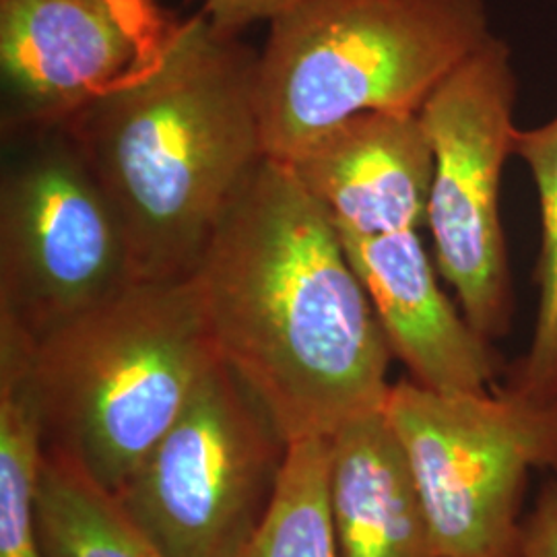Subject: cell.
<instances>
[{
  "mask_svg": "<svg viewBox=\"0 0 557 557\" xmlns=\"http://www.w3.org/2000/svg\"><path fill=\"white\" fill-rule=\"evenodd\" d=\"M423 499L436 557H520L533 471L557 473V397L438 393L393 382L384 405Z\"/></svg>",
  "mask_w": 557,
  "mask_h": 557,
  "instance_id": "6",
  "label": "cell"
},
{
  "mask_svg": "<svg viewBox=\"0 0 557 557\" xmlns=\"http://www.w3.org/2000/svg\"><path fill=\"white\" fill-rule=\"evenodd\" d=\"M409 379L438 393H485L502 358L440 287L419 230L338 236Z\"/></svg>",
  "mask_w": 557,
  "mask_h": 557,
  "instance_id": "10",
  "label": "cell"
},
{
  "mask_svg": "<svg viewBox=\"0 0 557 557\" xmlns=\"http://www.w3.org/2000/svg\"><path fill=\"white\" fill-rule=\"evenodd\" d=\"M520 557H557V473L543 483L533 510L524 515Z\"/></svg>",
  "mask_w": 557,
  "mask_h": 557,
  "instance_id": "17",
  "label": "cell"
},
{
  "mask_svg": "<svg viewBox=\"0 0 557 557\" xmlns=\"http://www.w3.org/2000/svg\"><path fill=\"white\" fill-rule=\"evenodd\" d=\"M289 442L220 361L116 492L165 557H236L277 496Z\"/></svg>",
  "mask_w": 557,
  "mask_h": 557,
  "instance_id": "7",
  "label": "cell"
},
{
  "mask_svg": "<svg viewBox=\"0 0 557 557\" xmlns=\"http://www.w3.org/2000/svg\"><path fill=\"white\" fill-rule=\"evenodd\" d=\"M512 153L527 165L537 190L541 242L533 337L524 356L508 370L506 388L547 400L557 397V114L539 126H517Z\"/></svg>",
  "mask_w": 557,
  "mask_h": 557,
  "instance_id": "15",
  "label": "cell"
},
{
  "mask_svg": "<svg viewBox=\"0 0 557 557\" xmlns=\"http://www.w3.org/2000/svg\"><path fill=\"white\" fill-rule=\"evenodd\" d=\"M259 52L205 13L66 124L131 242L140 281L195 275L230 202L267 158Z\"/></svg>",
  "mask_w": 557,
  "mask_h": 557,
  "instance_id": "2",
  "label": "cell"
},
{
  "mask_svg": "<svg viewBox=\"0 0 557 557\" xmlns=\"http://www.w3.org/2000/svg\"><path fill=\"white\" fill-rule=\"evenodd\" d=\"M326 475L329 438L289 444L273 506L236 557H338Z\"/></svg>",
  "mask_w": 557,
  "mask_h": 557,
  "instance_id": "16",
  "label": "cell"
},
{
  "mask_svg": "<svg viewBox=\"0 0 557 557\" xmlns=\"http://www.w3.org/2000/svg\"><path fill=\"white\" fill-rule=\"evenodd\" d=\"M285 165L324 207L338 236L425 227L434 156L419 114H359Z\"/></svg>",
  "mask_w": 557,
  "mask_h": 557,
  "instance_id": "11",
  "label": "cell"
},
{
  "mask_svg": "<svg viewBox=\"0 0 557 557\" xmlns=\"http://www.w3.org/2000/svg\"><path fill=\"white\" fill-rule=\"evenodd\" d=\"M326 496L338 557H436L411 465L384 411L329 438Z\"/></svg>",
  "mask_w": 557,
  "mask_h": 557,
  "instance_id": "12",
  "label": "cell"
},
{
  "mask_svg": "<svg viewBox=\"0 0 557 557\" xmlns=\"http://www.w3.org/2000/svg\"><path fill=\"white\" fill-rule=\"evenodd\" d=\"M193 278L221 361L289 444L384 411L391 343L333 220L283 161L242 184Z\"/></svg>",
  "mask_w": 557,
  "mask_h": 557,
  "instance_id": "1",
  "label": "cell"
},
{
  "mask_svg": "<svg viewBox=\"0 0 557 557\" xmlns=\"http://www.w3.org/2000/svg\"><path fill=\"white\" fill-rule=\"evenodd\" d=\"M202 13L223 32L242 34L252 23H271L306 0H199Z\"/></svg>",
  "mask_w": 557,
  "mask_h": 557,
  "instance_id": "18",
  "label": "cell"
},
{
  "mask_svg": "<svg viewBox=\"0 0 557 557\" xmlns=\"http://www.w3.org/2000/svg\"><path fill=\"white\" fill-rule=\"evenodd\" d=\"M163 32L151 0H0V131L75 119Z\"/></svg>",
  "mask_w": 557,
  "mask_h": 557,
  "instance_id": "9",
  "label": "cell"
},
{
  "mask_svg": "<svg viewBox=\"0 0 557 557\" xmlns=\"http://www.w3.org/2000/svg\"><path fill=\"white\" fill-rule=\"evenodd\" d=\"M137 281L119 211L71 126L4 131L0 319L38 341Z\"/></svg>",
  "mask_w": 557,
  "mask_h": 557,
  "instance_id": "5",
  "label": "cell"
},
{
  "mask_svg": "<svg viewBox=\"0 0 557 557\" xmlns=\"http://www.w3.org/2000/svg\"><path fill=\"white\" fill-rule=\"evenodd\" d=\"M517 98L512 48L492 34L419 110L434 156L425 220L434 262L465 319L492 343L510 333L515 317L499 193L515 158Z\"/></svg>",
  "mask_w": 557,
  "mask_h": 557,
  "instance_id": "8",
  "label": "cell"
},
{
  "mask_svg": "<svg viewBox=\"0 0 557 557\" xmlns=\"http://www.w3.org/2000/svg\"><path fill=\"white\" fill-rule=\"evenodd\" d=\"M220 361L195 278L137 281L34 338L46 446L116 494Z\"/></svg>",
  "mask_w": 557,
  "mask_h": 557,
  "instance_id": "3",
  "label": "cell"
},
{
  "mask_svg": "<svg viewBox=\"0 0 557 557\" xmlns=\"http://www.w3.org/2000/svg\"><path fill=\"white\" fill-rule=\"evenodd\" d=\"M38 531L44 557H165L116 494L52 446L41 460Z\"/></svg>",
  "mask_w": 557,
  "mask_h": 557,
  "instance_id": "14",
  "label": "cell"
},
{
  "mask_svg": "<svg viewBox=\"0 0 557 557\" xmlns=\"http://www.w3.org/2000/svg\"><path fill=\"white\" fill-rule=\"evenodd\" d=\"M485 0H306L269 23L257 101L267 158H298L341 122L411 112L492 36Z\"/></svg>",
  "mask_w": 557,
  "mask_h": 557,
  "instance_id": "4",
  "label": "cell"
},
{
  "mask_svg": "<svg viewBox=\"0 0 557 557\" xmlns=\"http://www.w3.org/2000/svg\"><path fill=\"white\" fill-rule=\"evenodd\" d=\"M44 450L34 338L0 319V557H44L38 531Z\"/></svg>",
  "mask_w": 557,
  "mask_h": 557,
  "instance_id": "13",
  "label": "cell"
}]
</instances>
